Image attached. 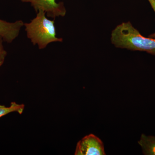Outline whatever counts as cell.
<instances>
[{"mask_svg":"<svg viewBox=\"0 0 155 155\" xmlns=\"http://www.w3.org/2000/svg\"><path fill=\"white\" fill-rule=\"evenodd\" d=\"M111 41L117 48L155 54V38L143 36L130 22L117 25L111 33Z\"/></svg>","mask_w":155,"mask_h":155,"instance_id":"cell-1","label":"cell"},{"mask_svg":"<svg viewBox=\"0 0 155 155\" xmlns=\"http://www.w3.org/2000/svg\"><path fill=\"white\" fill-rule=\"evenodd\" d=\"M54 23V19L47 18L45 12L38 11L30 22L24 23L27 37L39 49H45L51 43L63 41V38L57 37Z\"/></svg>","mask_w":155,"mask_h":155,"instance_id":"cell-2","label":"cell"},{"mask_svg":"<svg viewBox=\"0 0 155 155\" xmlns=\"http://www.w3.org/2000/svg\"><path fill=\"white\" fill-rule=\"evenodd\" d=\"M75 155H105L104 145L99 137L94 134L85 136L78 143Z\"/></svg>","mask_w":155,"mask_h":155,"instance_id":"cell-3","label":"cell"},{"mask_svg":"<svg viewBox=\"0 0 155 155\" xmlns=\"http://www.w3.org/2000/svg\"><path fill=\"white\" fill-rule=\"evenodd\" d=\"M23 2L31 3L36 12L42 11L48 17L54 19L56 17H64L67 11L64 3L56 2V0H20Z\"/></svg>","mask_w":155,"mask_h":155,"instance_id":"cell-4","label":"cell"},{"mask_svg":"<svg viewBox=\"0 0 155 155\" xmlns=\"http://www.w3.org/2000/svg\"><path fill=\"white\" fill-rule=\"evenodd\" d=\"M24 25L22 20L10 22L0 19V36L6 42H12L19 35L21 28Z\"/></svg>","mask_w":155,"mask_h":155,"instance_id":"cell-5","label":"cell"},{"mask_svg":"<svg viewBox=\"0 0 155 155\" xmlns=\"http://www.w3.org/2000/svg\"><path fill=\"white\" fill-rule=\"evenodd\" d=\"M138 143L144 155H155V136L142 134Z\"/></svg>","mask_w":155,"mask_h":155,"instance_id":"cell-6","label":"cell"},{"mask_svg":"<svg viewBox=\"0 0 155 155\" xmlns=\"http://www.w3.org/2000/svg\"><path fill=\"white\" fill-rule=\"evenodd\" d=\"M24 107V104H19L15 102H11V105L8 107L0 105V118L13 112H17L21 114L23 113Z\"/></svg>","mask_w":155,"mask_h":155,"instance_id":"cell-7","label":"cell"},{"mask_svg":"<svg viewBox=\"0 0 155 155\" xmlns=\"http://www.w3.org/2000/svg\"><path fill=\"white\" fill-rule=\"evenodd\" d=\"M3 38L0 36V67L4 64L7 54V51L3 46Z\"/></svg>","mask_w":155,"mask_h":155,"instance_id":"cell-8","label":"cell"},{"mask_svg":"<svg viewBox=\"0 0 155 155\" xmlns=\"http://www.w3.org/2000/svg\"><path fill=\"white\" fill-rule=\"evenodd\" d=\"M150 4L152 7L153 9L155 12V0H148ZM149 37L152 38H155V32L153 34L149 35Z\"/></svg>","mask_w":155,"mask_h":155,"instance_id":"cell-9","label":"cell"}]
</instances>
